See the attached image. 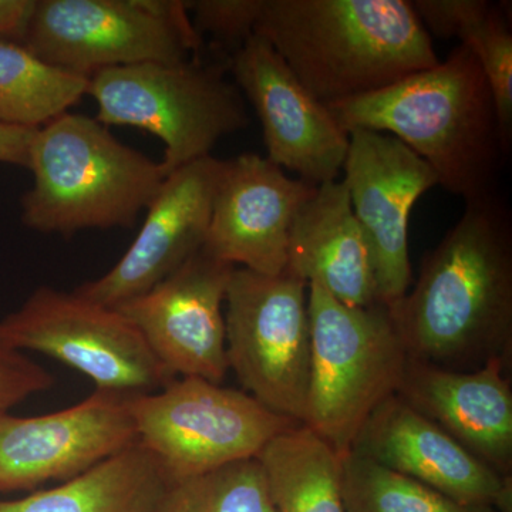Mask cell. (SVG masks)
Segmentation results:
<instances>
[{
	"label": "cell",
	"mask_w": 512,
	"mask_h": 512,
	"mask_svg": "<svg viewBox=\"0 0 512 512\" xmlns=\"http://www.w3.org/2000/svg\"><path fill=\"white\" fill-rule=\"evenodd\" d=\"M389 312L413 359L460 372L511 363L512 214L501 192L466 204Z\"/></svg>",
	"instance_id": "1"
},
{
	"label": "cell",
	"mask_w": 512,
	"mask_h": 512,
	"mask_svg": "<svg viewBox=\"0 0 512 512\" xmlns=\"http://www.w3.org/2000/svg\"><path fill=\"white\" fill-rule=\"evenodd\" d=\"M328 109L348 134L366 128L402 141L466 204L500 194L511 147L483 69L466 46L430 69Z\"/></svg>",
	"instance_id": "2"
},
{
	"label": "cell",
	"mask_w": 512,
	"mask_h": 512,
	"mask_svg": "<svg viewBox=\"0 0 512 512\" xmlns=\"http://www.w3.org/2000/svg\"><path fill=\"white\" fill-rule=\"evenodd\" d=\"M255 35L325 106L440 63L412 0H262Z\"/></svg>",
	"instance_id": "3"
},
{
	"label": "cell",
	"mask_w": 512,
	"mask_h": 512,
	"mask_svg": "<svg viewBox=\"0 0 512 512\" xmlns=\"http://www.w3.org/2000/svg\"><path fill=\"white\" fill-rule=\"evenodd\" d=\"M28 168L33 185L20 201L23 225L63 237L133 228L167 177L100 121L69 111L37 128Z\"/></svg>",
	"instance_id": "4"
},
{
	"label": "cell",
	"mask_w": 512,
	"mask_h": 512,
	"mask_svg": "<svg viewBox=\"0 0 512 512\" xmlns=\"http://www.w3.org/2000/svg\"><path fill=\"white\" fill-rule=\"evenodd\" d=\"M228 63L201 56L180 63L148 62L90 77L104 126L141 128L164 143L165 175L211 156L222 137L249 126L244 96L228 79Z\"/></svg>",
	"instance_id": "5"
},
{
	"label": "cell",
	"mask_w": 512,
	"mask_h": 512,
	"mask_svg": "<svg viewBox=\"0 0 512 512\" xmlns=\"http://www.w3.org/2000/svg\"><path fill=\"white\" fill-rule=\"evenodd\" d=\"M311 323L306 426L342 456L370 414L397 394L410 356L389 308L349 306L308 285Z\"/></svg>",
	"instance_id": "6"
},
{
	"label": "cell",
	"mask_w": 512,
	"mask_h": 512,
	"mask_svg": "<svg viewBox=\"0 0 512 512\" xmlns=\"http://www.w3.org/2000/svg\"><path fill=\"white\" fill-rule=\"evenodd\" d=\"M20 43L87 79L113 67L187 62L204 46L184 0H36Z\"/></svg>",
	"instance_id": "7"
},
{
	"label": "cell",
	"mask_w": 512,
	"mask_h": 512,
	"mask_svg": "<svg viewBox=\"0 0 512 512\" xmlns=\"http://www.w3.org/2000/svg\"><path fill=\"white\" fill-rule=\"evenodd\" d=\"M137 440L154 454L171 484L258 457L299 421L266 409L251 394L177 377L158 392L131 399Z\"/></svg>",
	"instance_id": "8"
},
{
	"label": "cell",
	"mask_w": 512,
	"mask_h": 512,
	"mask_svg": "<svg viewBox=\"0 0 512 512\" xmlns=\"http://www.w3.org/2000/svg\"><path fill=\"white\" fill-rule=\"evenodd\" d=\"M229 369L266 409L305 423L311 372L308 284L235 268L225 298Z\"/></svg>",
	"instance_id": "9"
},
{
	"label": "cell",
	"mask_w": 512,
	"mask_h": 512,
	"mask_svg": "<svg viewBox=\"0 0 512 512\" xmlns=\"http://www.w3.org/2000/svg\"><path fill=\"white\" fill-rule=\"evenodd\" d=\"M0 343L53 357L107 392L154 393L177 379L119 309L52 286L0 320Z\"/></svg>",
	"instance_id": "10"
},
{
	"label": "cell",
	"mask_w": 512,
	"mask_h": 512,
	"mask_svg": "<svg viewBox=\"0 0 512 512\" xmlns=\"http://www.w3.org/2000/svg\"><path fill=\"white\" fill-rule=\"evenodd\" d=\"M342 173L372 255L377 299L389 308L406 295L413 282L410 212L439 180L430 165L402 141L366 128L349 131Z\"/></svg>",
	"instance_id": "11"
},
{
	"label": "cell",
	"mask_w": 512,
	"mask_h": 512,
	"mask_svg": "<svg viewBox=\"0 0 512 512\" xmlns=\"http://www.w3.org/2000/svg\"><path fill=\"white\" fill-rule=\"evenodd\" d=\"M133 397L96 389L59 412L0 413V494L70 480L133 446L138 441Z\"/></svg>",
	"instance_id": "12"
},
{
	"label": "cell",
	"mask_w": 512,
	"mask_h": 512,
	"mask_svg": "<svg viewBox=\"0 0 512 512\" xmlns=\"http://www.w3.org/2000/svg\"><path fill=\"white\" fill-rule=\"evenodd\" d=\"M234 269L202 248L150 291L114 308L171 376L221 384L229 370L224 305Z\"/></svg>",
	"instance_id": "13"
},
{
	"label": "cell",
	"mask_w": 512,
	"mask_h": 512,
	"mask_svg": "<svg viewBox=\"0 0 512 512\" xmlns=\"http://www.w3.org/2000/svg\"><path fill=\"white\" fill-rule=\"evenodd\" d=\"M228 69L261 121L266 158L306 183L338 180L349 134L328 106L302 86L271 43L252 36L229 57Z\"/></svg>",
	"instance_id": "14"
},
{
	"label": "cell",
	"mask_w": 512,
	"mask_h": 512,
	"mask_svg": "<svg viewBox=\"0 0 512 512\" xmlns=\"http://www.w3.org/2000/svg\"><path fill=\"white\" fill-rule=\"evenodd\" d=\"M224 165L208 156L168 174L126 254L109 272L74 291L114 308L150 291L200 252Z\"/></svg>",
	"instance_id": "15"
},
{
	"label": "cell",
	"mask_w": 512,
	"mask_h": 512,
	"mask_svg": "<svg viewBox=\"0 0 512 512\" xmlns=\"http://www.w3.org/2000/svg\"><path fill=\"white\" fill-rule=\"evenodd\" d=\"M316 187L288 177L259 154L245 153L225 161L205 251L235 268L282 274L293 218Z\"/></svg>",
	"instance_id": "16"
},
{
	"label": "cell",
	"mask_w": 512,
	"mask_h": 512,
	"mask_svg": "<svg viewBox=\"0 0 512 512\" xmlns=\"http://www.w3.org/2000/svg\"><path fill=\"white\" fill-rule=\"evenodd\" d=\"M349 453L460 503L512 512V477L487 466L397 394L370 414Z\"/></svg>",
	"instance_id": "17"
},
{
	"label": "cell",
	"mask_w": 512,
	"mask_h": 512,
	"mask_svg": "<svg viewBox=\"0 0 512 512\" xmlns=\"http://www.w3.org/2000/svg\"><path fill=\"white\" fill-rule=\"evenodd\" d=\"M510 365L495 359L460 372L410 357L397 396L487 466L512 477Z\"/></svg>",
	"instance_id": "18"
},
{
	"label": "cell",
	"mask_w": 512,
	"mask_h": 512,
	"mask_svg": "<svg viewBox=\"0 0 512 512\" xmlns=\"http://www.w3.org/2000/svg\"><path fill=\"white\" fill-rule=\"evenodd\" d=\"M286 271L322 286L345 305L379 303L372 255L342 180L318 185L296 212Z\"/></svg>",
	"instance_id": "19"
},
{
	"label": "cell",
	"mask_w": 512,
	"mask_h": 512,
	"mask_svg": "<svg viewBox=\"0 0 512 512\" xmlns=\"http://www.w3.org/2000/svg\"><path fill=\"white\" fill-rule=\"evenodd\" d=\"M170 481L140 441L79 476L19 500L0 512H157Z\"/></svg>",
	"instance_id": "20"
},
{
	"label": "cell",
	"mask_w": 512,
	"mask_h": 512,
	"mask_svg": "<svg viewBox=\"0 0 512 512\" xmlns=\"http://www.w3.org/2000/svg\"><path fill=\"white\" fill-rule=\"evenodd\" d=\"M343 457L306 424L275 436L256 457L275 512H348Z\"/></svg>",
	"instance_id": "21"
},
{
	"label": "cell",
	"mask_w": 512,
	"mask_h": 512,
	"mask_svg": "<svg viewBox=\"0 0 512 512\" xmlns=\"http://www.w3.org/2000/svg\"><path fill=\"white\" fill-rule=\"evenodd\" d=\"M427 32L458 37L485 74L501 131L512 143V32L505 3L488 0H412Z\"/></svg>",
	"instance_id": "22"
},
{
	"label": "cell",
	"mask_w": 512,
	"mask_h": 512,
	"mask_svg": "<svg viewBox=\"0 0 512 512\" xmlns=\"http://www.w3.org/2000/svg\"><path fill=\"white\" fill-rule=\"evenodd\" d=\"M90 79L43 62L20 42L0 39V123L37 128L67 113Z\"/></svg>",
	"instance_id": "23"
},
{
	"label": "cell",
	"mask_w": 512,
	"mask_h": 512,
	"mask_svg": "<svg viewBox=\"0 0 512 512\" xmlns=\"http://www.w3.org/2000/svg\"><path fill=\"white\" fill-rule=\"evenodd\" d=\"M343 500L348 512H501L460 503L353 453L343 457Z\"/></svg>",
	"instance_id": "24"
},
{
	"label": "cell",
	"mask_w": 512,
	"mask_h": 512,
	"mask_svg": "<svg viewBox=\"0 0 512 512\" xmlns=\"http://www.w3.org/2000/svg\"><path fill=\"white\" fill-rule=\"evenodd\" d=\"M157 512H275L256 458L171 484Z\"/></svg>",
	"instance_id": "25"
},
{
	"label": "cell",
	"mask_w": 512,
	"mask_h": 512,
	"mask_svg": "<svg viewBox=\"0 0 512 512\" xmlns=\"http://www.w3.org/2000/svg\"><path fill=\"white\" fill-rule=\"evenodd\" d=\"M185 5L202 42L210 37L215 57L227 62L255 35L262 10V0H192Z\"/></svg>",
	"instance_id": "26"
},
{
	"label": "cell",
	"mask_w": 512,
	"mask_h": 512,
	"mask_svg": "<svg viewBox=\"0 0 512 512\" xmlns=\"http://www.w3.org/2000/svg\"><path fill=\"white\" fill-rule=\"evenodd\" d=\"M53 384L55 377L45 367L0 343V413L9 412L33 394L46 392Z\"/></svg>",
	"instance_id": "27"
},
{
	"label": "cell",
	"mask_w": 512,
	"mask_h": 512,
	"mask_svg": "<svg viewBox=\"0 0 512 512\" xmlns=\"http://www.w3.org/2000/svg\"><path fill=\"white\" fill-rule=\"evenodd\" d=\"M35 128L0 123V163L28 168Z\"/></svg>",
	"instance_id": "28"
},
{
	"label": "cell",
	"mask_w": 512,
	"mask_h": 512,
	"mask_svg": "<svg viewBox=\"0 0 512 512\" xmlns=\"http://www.w3.org/2000/svg\"><path fill=\"white\" fill-rule=\"evenodd\" d=\"M36 0H0V39L22 42Z\"/></svg>",
	"instance_id": "29"
}]
</instances>
